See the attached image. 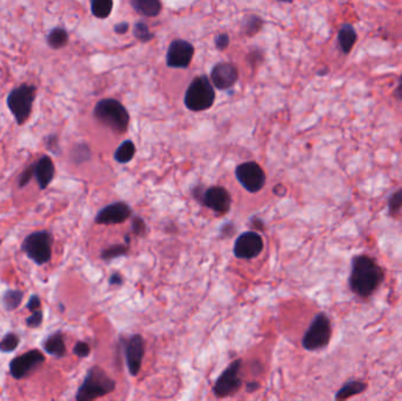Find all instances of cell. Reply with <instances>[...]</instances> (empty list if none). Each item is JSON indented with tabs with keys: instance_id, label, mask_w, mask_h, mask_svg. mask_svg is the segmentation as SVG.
Instances as JSON below:
<instances>
[{
	"instance_id": "cell-1",
	"label": "cell",
	"mask_w": 402,
	"mask_h": 401,
	"mask_svg": "<svg viewBox=\"0 0 402 401\" xmlns=\"http://www.w3.org/2000/svg\"><path fill=\"white\" fill-rule=\"evenodd\" d=\"M384 282V268L374 258L359 254L351 261L348 286L351 292L359 299H370Z\"/></svg>"
},
{
	"instance_id": "cell-2",
	"label": "cell",
	"mask_w": 402,
	"mask_h": 401,
	"mask_svg": "<svg viewBox=\"0 0 402 401\" xmlns=\"http://www.w3.org/2000/svg\"><path fill=\"white\" fill-rule=\"evenodd\" d=\"M114 390H116V381L111 379L100 367H92L88 370L83 384L78 390L75 400H95L112 393Z\"/></svg>"
},
{
	"instance_id": "cell-3",
	"label": "cell",
	"mask_w": 402,
	"mask_h": 401,
	"mask_svg": "<svg viewBox=\"0 0 402 401\" xmlns=\"http://www.w3.org/2000/svg\"><path fill=\"white\" fill-rule=\"evenodd\" d=\"M95 119L109 127L116 133L126 132L130 124V114L116 99H102L95 105L93 111Z\"/></svg>"
},
{
	"instance_id": "cell-4",
	"label": "cell",
	"mask_w": 402,
	"mask_h": 401,
	"mask_svg": "<svg viewBox=\"0 0 402 401\" xmlns=\"http://www.w3.org/2000/svg\"><path fill=\"white\" fill-rule=\"evenodd\" d=\"M37 86L32 84H21L13 88L6 98L7 109L12 113L16 123L21 126L31 116L33 102L35 100Z\"/></svg>"
},
{
	"instance_id": "cell-5",
	"label": "cell",
	"mask_w": 402,
	"mask_h": 401,
	"mask_svg": "<svg viewBox=\"0 0 402 401\" xmlns=\"http://www.w3.org/2000/svg\"><path fill=\"white\" fill-rule=\"evenodd\" d=\"M331 335L333 330H331V319L324 312L317 313L303 335V349L310 352L326 349L331 342Z\"/></svg>"
},
{
	"instance_id": "cell-6",
	"label": "cell",
	"mask_w": 402,
	"mask_h": 401,
	"mask_svg": "<svg viewBox=\"0 0 402 401\" xmlns=\"http://www.w3.org/2000/svg\"><path fill=\"white\" fill-rule=\"evenodd\" d=\"M214 88L206 76L195 78L187 88L185 105L194 112H200L212 107L214 104Z\"/></svg>"
},
{
	"instance_id": "cell-7",
	"label": "cell",
	"mask_w": 402,
	"mask_h": 401,
	"mask_svg": "<svg viewBox=\"0 0 402 401\" xmlns=\"http://www.w3.org/2000/svg\"><path fill=\"white\" fill-rule=\"evenodd\" d=\"M52 233L49 231H38L28 234L21 244V251L35 264L42 266L52 258Z\"/></svg>"
},
{
	"instance_id": "cell-8",
	"label": "cell",
	"mask_w": 402,
	"mask_h": 401,
	"mask_svg": "<svg viewBox=\"0 0 402 401\" xmlns=\"http://www.w3.org/2000/svg\"><path fill=\"white\" fill-rule=\"evenodd\" d=\"M236 179L245 190L250 193H257L262 190L266 184V174L261 166L255 162H243L236 169Z\"/></svg>"
},
{
	"instance_id": "cell-9",
	"label": "cell",
	"mask_w": 402,
	"mask_h": 401,
	"mask_svg": "<svg viewBox=\"0 0 402 401\" xmlns=\"http://www.w3.org/2000/svg\"><path fill=\"white\" fill-rule=\"evenodd\" d=\"M240 367L241 360H236L229 365L224 373L219 377L213 391L218 398H226L238 392L241 386V378H240Z\"/></svg>"
},
{
	"instance_id": "cell-10",
	"label": "cell",
	"mask_w": 402,
	"mask_h": 401,
	"mask_svg": "<svg viewBox=\"0 0 402 401\" xmlns=\"http://www.w3.org/2000/svg\"><path fill=\"white\" fill-rule=\"evenodd\" d=\"M45 361V356L38 349H31L23 356L14 358L10 363V373L14 379L20 381L28 377L37 367Z\"/></svg>"
},
{
	"instance_id": "cell-11",
	"label": "cell",
	"mask_w": 402,
	"mask_h": 401,
	"mask_svg": "<svg viewBox=\"0 0 402 401\" xmlns=\"http://www.w3.org/2000/svg\"><path fill=\"white\" fill-rule=\"evenodd\" d=\"M264 250V241L257 232H245L234 244V256L239 259H253Z\"/></svg>"
},
{
	"instance_id": "cell-12",
	"label": "cell",
	"mask_w": 402,
	"mask_h": 401,
	"mask_svg": "<svg viewBox=\"0 0 402 401\" xmlns=\"http://www.w3.org/2000/svg\"><path fill=\"white\" fill-rule=\"evenodd\" d=\"M193 56V45L183 39H176L171 42L167 51V65L173 68H186Z\"/></svg>"
},
{
	"instance_id": "cell-13",
	"label": "cell",
	"mask_w": 402,
	"mask_h": 401,
	"mask_svg": "<svg viewBox=\"0 0 402 401\" xmlns=\"http://www.w3.org/2000/svg\"><path fill=\"white\" fill-rule=\"evenodd\" d=\"M200 201L206 208H211L218 215H226L231 210L232 198L229 191L221 186H212L205 191Z\"/></svg>"
},
{
	"instance_id": "cell-14",
	"label": "cell",
	"mask_w": 402,
	"mask_h": 401,
	"mask_svg": "<svg viewBox=\"0 0 402 401\" xmlns=\"http://www.w3.org/2000/svg\"><path fill=\"white\" fill-rule=\"evenodd\" d=\"M132 215V210L126 203L118 201L102 208L95 217V222L100 225H114L126 222Z\"/></svg>"
},
{
	"instance_id": "cell-15",
	"label": "cell",
	"mask_w": 402,
	"mask_h": 401,
	"mask_svg": "<svg viewBox=\"0 0 402 401\" xmlns=\"http://www.w3.org/2000/svg\"><path fill=\"white\" fill-rule=\"evenodd\" d=\"M125 356H126L127 367L130 371V376H138L140 372L141 364L144 359L145 354V342L142 337L135 335L127 342L126 349H125Z\"/></svg>"
},
{
	"instance_id": "cell-16",
	"label": "cell",
	"mask_w": 402,
	"mask_h": 401,
	"mask_svg": "<svg viewBox=\"0 0 402 401\" xmlns=\"http://www.w3.org/2000/svg\"><path fill=\"white\" fill-rule=\"evenodd\" d=\"M239 78L236 67L233 64H217L211 72V79L219 90H229L236 84Z\"/></svg>"
},
{
	"instance_id": "cell-17",
	"label": "cell",
	"mask_w": 402,
	"mask_h": 401,
	"mask_svg": "<svg viewBox=\"0 0 402 401\" xmlns=\"http://www.w3.org/2000/svg\"><path fill=\"white\" fill-rule=\"evenodd\" d=\"M33 165H35V179L38 181L39 187L40 190H45L56 174L52 159L49 155H42V158H39Z\"/></svg>"
},
{
	"instance_id": "cell-18",
	"label": "cell",
	"mask_w": 402,
	"mask_h": 401,
	"mask_svg": "<svg viewBox=\"0 0 402 401\" xmlns=\"http://www.w3.org/2000/svg\"><path fill=\"white\" fill-rule=\"evenodd\" d=\"M367 390V384L360 379H351L346 381L341 388H339L335 393L334 399L336 401L347 400V399L355 397V395H363Z\"/></svg>"
},
{
	"instance_id": "cell-19",
	"label": "cell",
	"mask_w": 402,
	"mask_h": 401,
	"mask_svg": "<svg viewBox=\"0 0 402 401\" xmlns=\"http://www.w3.org/2000/svg\"><path fill=\"white\" fill-rule=\"evenodd\" d=\"M42 347L45 349L46 353H49V356L56 357V358H63L66 354V346H65V340H63V335L61 332H54L42 342Z\"/></svg>"
},
{
	"instance_id": "cell-20",
	"label": "cell",
	"mask_w": 402,
	"mask_h": 401,
	"mask_svg": "<svg viewBox=\"0 0 402 401\" xmlns=\"http://www.w3.org/2000/svg\"><path fill=\"white\" fill-rule=\"evenodd\" d=\"M356 39H358V35H356V31L352 25H342L338 33L339 47L341 49L342 53H345V54L351 53L353 47L355 45Z\"/></svg>"
},
{
	"instance_id": "cell-21",
	"label": "cell",
	"mask_w": 402,
	"mask_h": 401,
	"mask_svg": "<svg viewBox=\"0 0 402 401\" xmlns=\"http://www.w3.org/2000/svg\"><path fill=\"white\" fill-rule=\"evenodd\" d=\"M130 3L134 10L144 17H157L162 12V5L160 0H130Z\"/></svg>"
},
{
	"instance_id": "cell-22",
	"label": "cell",
	"mask_w": 402,
	"mask_h": 401,
	"mask_svg": "<svg viewBox=\"0 0 402 401\" xmlns=\"http://www.w3.org/2000/svg\"><path fill=\"white\" fill-rule=\"evenodd\" d=\"M68 32L63 28H54L46 35L47 45L53 49H60L68 44Z\"/></svg>"
},
{
	"instance_id": "cell-23",
	"label": "cell",
	"mask_w": 402,
	"mask_h": 401,
	"mask_svg": "<svg viewBox=\"0 0 402 401\" xmlns=\"http://www.w3.org/2000/svg\"><path fill=\"white\" fill-rule=\"evenodd\" d=\"M92 14L99 19H106L113 10V0H90Z\"/></svg>"
},
{
	"instance_id": "cell-24",
	"label": "cell",
	"mask_w": 402,
	"mask_h": 401,
	"mask_svg": "<svg viewBox=\"0 0 402 401\" xmlns=\"http://www.w3.org/2000/svg\"><path fill=\"white\" fill-rule=\"evenodd\" d=\"M134 155H135V146L132 141L126 140L116 148L114 159L120 164H126L133 159Z\"/></svg>"
},
{
	"instance_id": "cell-25",
	"label": "cell",
	"mask_w": 402,
	"mask_h": 401,
	"mask_svg": "<svg viewBox=\"0 0 402 401\" xmlns=\"http://www.w3.org/2000/svg\"><path fill=\"white\" fill-rule=\"evenodd\" d=\"M24 299V292L20 289H8L3 296V304L7 311L17 310Z\"/></svg>"
},
{
	"instance_id": "cell-26",
	"label": "cell",
	"mask_w": 402,
	"mask_h": 401,
	"mask_svg": "<svg viewBox=\"0 0 402 401\" xmlns=\"http://www.w3.org/2000/svg\"><path fill=\"white\" fill-rule=\"evenodd\" d=\"M388 215L391 217L398 215L402 210V187L398 190L394 191L389 196L387 200Z\"/></svg>"
},
{
	"instance_id": "cell-27",
	"label": "cell",
	"mask_w": 402,
	"mask_h": 401,
	"mask_svg": "<svg viewBox=\"0 0 402 401\" xmlns=\"http://www.w3.org/2000/svg\"><path fill=\"white\" fill-rule=\"evenodd\" d=\"M20 342V338L19 335H16L13 332H10V333H6L5 337L1 339L0 342V352L3 353H10L13 352L17 349L18 345Z\"/></svg>"
},
{
	"instance_id": "cell-28",
	"label": "cell",
	"mask_w": 402,
	"mask_h": 401,
	"mask_svg": "<svg viewBox=\"0 0 402 401\" xmlns=\"http://www.w3.org/2000/svg\"><path fill=\"white\" fill-rule=\"evenodd\" d=\"M128 251V245H113L102 251V258L104 261H112L116 258L123 257Z\"/></svg>"
},
{
	"instance_id": "cell-29",
	"label": "cell",
	"mask_w": 402,
	"mask_h": 401,
	"mask_svg": "<svg viewBox=\"0 0 402 401\" xmlns=\"http://www.w3.org/2000/svg\"><path fill=\"white\" fill-rule=\"evenodd\" d=\"M134 35L140 42H150L153 38V35L150 32L147 25L145 24V23H137L135 24V26H134Z\"/></svg>"
},
{
	"instance_id": "cell-30",
	"label": "cell",
	"mask_w": 402,
	"mask_h": 401,
	"mask_svg": "<svg viewBox=\"0 0 402 401\" xmlns=\"http://www.w3.org/2000/svg\"><path fill=\"white\" fill-rule=\"evenodd\" d=\"M32 176H35V165H33V164L26 167V169L23 171V173H21L20 176H19V180H18L19 187L26 186V185L31 181Z\"/></svg>"
},
{
	"instance_id": "cell-31",
	"label": "cell",
	"mask_w": 402,
	"mask_h": 401,
	"mask_svg": "<svg viewBox=\"0 0 402 401\" xmlns=\"http://www.w3.org/2000/svg\"><path fill=\"white\" fill-rule=\"evenodd\" d=\"M42 319H44V313H42V310H37L35 312H32L31 317H28L26 319V325L28 328H37L42 325Z\"/></svg>"
},
{
	"instance_id": "cell-32",
	"label": "cell",
	"mask_w": 402,
	"mask_h": 401,
	"mask_svg": "<svg viewBox=\"0 0 402 401\" xmlns=\"http://www.w3.org/2000/svg\"><path fill=\"white\" fill-rule=\"evenodd\" d=\"M90 352H91V349L87 342H78L74 346L73 353L79 358H86L90 356Z\"/></svg>"
},
{
	"instance_id": "cell-33",
	"label": "cell",
	"mask_w": 402,
	"mask_h": 401,
	"mask_svg": "<svg viewBox=\"0 0 402 401\" xmlns=\"http://www.w3.org/2000/svg\"><path fill=\"white\" fill-rule=\"evenodd\" d=\"M145 231H146V225H145L144 220L139 217L134 218L133 224H132V232L137 236H141V234H144Z\"/></svg>"
},
{
	"instance_id": "cell-34",
	"label": "cell",
	"mask_w": 402,
	"mask_h": 401,
	"mask_svg": "<svg viewBox=\"0 0 402 401\" xmlns=\"http://www.w3.org/2000/svg\"><path fill=\"white\" fill-rule=\"evenodd\" d=\"M46 148L52 151V153H58V150H59V144H58V137L56 134H52V136H49L46 138Z\"/></svg>"
},
{
	"instance_id": "cell-35",
	"label": "cell",
	"mask_w": 402,
	"mask_h": 401,
	"mask_svg": "<svg viewBox=\"0 0 402 401\" xmlns=\"http://www.w3.org/2000/svg\"><path fill=\"white\" fill-rule=\"evenodd\" d=\"M26 307H28V310L31 311V312H35V311L40 310V307H42V300H40L39 296H37V294H33V296H31V298H30V300H28V305H26Z\"/></svg>"
},
{
	"instance_id": "cell-36",
	"label": "cell",
	"mask_w": 402,
	"mask_h": 401,
	"mask_svg": "<svg viewBox=\"0 0 402 401\" xmlns=\"http://www.w3.org/2000/svg\"><path fill=\"white\" fill-rule=\"evenodd\" d=\"M229 45V37L226 33H220L215 38V46L218 49H225Z\"/></svg>"
},
{
	"instance_id": "cell-37",
	"label": "cell",
	"mask_w": 402,
	"mask_h": 401,
	"mask_svg": "<svg viewBox=\"0 0 402 401\" xmlns=\"http://www.w3.org/2000/svg\"><path fill=\"white\" fill-rule=\"evenodd\" d=\"M259 24H261L260 18L250 17V20L247 21V33L250 35V31H259V28H260Z\"/></svg>"
},
{
	"instance_id": "cell-38",
	"label": "cell",
	"mask_w": 402,
	"mask_h": 401,
	"mask_svg": "<svg viewBox=\"0 0 402 401\" xmlns=\"http://www.w3.org/2000/svg\"><path fill=\"white\" fill-rule=\"evenodd\" d=\"M393 97L395 99H398V102H402V76L398 79V86L395 88L394 92H393Z\"/></svg>"
},
{
	"instance_id": "cell-39",
	"label": "cell",
	"mask_w": 402,
	"mask_h": 401,
	"mask_svg": "<svg viewBox=\"0 0 402 401\" xmlns=\"http://www.w3.org/2000/svg\"><path fill=\"white\" fill-rule=\"evenodd\" d=\"M123 284V277L119 275V273H114V275H111L109 278V285L119 286Z\"/></svg>"
},
{
	"instance_id": "cell-40",
	"label": "cell",
	"mask_w": 402,
	"mask_h": 401,
	"mask_svg": "<svg viewBox=\"0 0 402 401\" xmlns=\"http://www.w3.org/2000/svg\"><path fill=\"white\" fill-rule=\"evenodd\" d=\"M127 30H128V25H127L126 23H120V24L114 26V31H116V33H119V35H123V33L127 32Z\"/></svg>"
},
{
	"instance_id": "cell-41",
	"label": "cell",
	"mask_w": 402,
	"mask_h": 401,
	"mask_svg": "<svg viewBox=\"0 0 402 401\" xmlns=\"http://www.w3.org/2000/svg\"><path fill=\"white\" fill-rule=\"evenodd\" d=\"M281 1H292V0H281Z\"/></svg>"
}]
</instances>
